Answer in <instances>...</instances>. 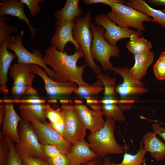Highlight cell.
<instances>
[{"label": "cell", "instance_id": "cell-4", "mask_svg": "<svg viewBox=\"0 0 165 165\" xmlns=\"http://www.w3.org/2000/svg\"><path fill=\"white\" fill-rule=\"evenodd\" d=\"M110 6V11L107 15L118 25L123 28H135L139 31H145L144 22H152V19L144 13L138 11L124 4L114 3Z\"/></svg>", "mask_w": 165, "mask_h": 165}, {"label": "cell", "instance_id": "cell-42", "mask_svg": "<svg viewBox=\"0 0 165 165\" xmlns=\"http://www.w3.org/2000/svg\"><path fill=\"white\" fill-rule=\"evenodd\" d=\"M103 162L101 158L99 157L96 158L89 162L82 164V165H102Z\"/></svg>", "mask_w": 165, "mask_h": 165}, {"label": "cell", "instance_id": "cell-8", "mask_svg": "<svg viewBox=\"0 0 165 165\" xmlns=\"http://www.w3.org/2000/svg\"><path fill=\"white\" fill-rule=\"evenodd\" d=\"M23 36V33L12 36L7 44L8 49L13 51L16 55L18 63L37 65L43 68L49 77L54 80L55 74L52 69L47 66L40 51L38 49L33 50L32 53L29 52L22 44Z\"/></svg>", "mask_w": 165, "mask_h": 165}, {"label": "cell", "instance_id": "cell-51", "mask_svg": "<svg viewBox=\"0 0 165 165\" xmlns=\"http://www.w3.org/2000/svg\"><path fill=\"white\" fill-rule=\"evenodd\" d=\"M162 11L165 13V8H164Z\"/></svg>", "mask_w": 165, "mask_h": 165}, {"label": "cell", "instance_id": "cell-26", "mask_svg": "<svg viewBox=\"0 0 165 165\" xmlns=\"http://www.w3.org/2000/svg\"><path fill=\"white\" fill-rule=\"evenodd\" d=\"M127 148L125 147V153L122 162L116 163L112 161V165H141L146 160L145 157L147 152L145 150L143 143L141 142L140 148L137 153L134 155L128 153L126 151Z\"/></svg>", "mask_w": 165, "mask_h": 165}, {"label": "cell", "instance_id": "cell-15", "mask_svg": "<svg viewBox=\"0 0 165 165\" xmlns=\"http://www.w3.org/2000/svg\"><path fill=\"white\" fill-rule=\"evenodd\" d=\"M77 113L83 123L91 133L96 132L104 126L105 122L103 118L104 115L101 106L90 105L92 109L83 104L75 105Z\"/></svg>", "mask_w": 165, "mask_h": 165}, {"label": "cell", "instance_id": "cell-36", "mask_svg": "<svg viewBox=\"0 0 165 165\" xmlns=\"http://www.w3.org/2000/svg\"><path fill=\"white\" fill-rule=\"evenodd\" d=\"M153 70L158 79H165V62L162 58L159 57L153 66Z\"/></svg>", "mask_w": 165, "mask_h": 165}, {"label": "cell", "instance_id": "cell-20", "mask_svg": "<svg viewBox=\"0 0 165 165\" xmlns=\"http://www.w3.org/2000/svg\"><path fill=\"white\" fill-rule=\"evenodd\" d=\"M141 142L145 150L149 152L155 160L160 161L165 158V144L153 132H148L144 135Z\"/></svg>", "mask_w": 165, "mask_h": 165}, {"label": "cell", "instance_id": "cell-31", "mask_svg": "<svg viewBox=\"0 0 165 165\" xmlns=\"http://www.w3.org/2000/svg\"><path fill=\"white\" fill-rule=\"evenodd\" d=\"M6 138L9 148V154L7 165H23L22 160L17 153L13 142L9 138Z\"/></svg>", "mask_w": 165, "mask_h": 165}, {"label": "cell", "instance_id": "cell-23", "mask_svg": "<svg viewBox=\"0 0 165 165\" xmlns=\"http://www.w3.org/2000/svg\"><path fill=\"white\" fill-rule=\"evenodd\" d=\"M21 117L24 120L29 121L34 119L42 123H45L46 105L23 104L19 107Z\"/></svg>", "mask_w": 165, "mask_h": 165}, {"label": "cell", "instance_id": "cell-29", "mask_svg": "<svg viewBox=\"0 0 165 165\" xmlns=\"http://www.w3.org/2000/svg\"><path fill=\"white\" fill-rule=\"evenodd\" d=\"M104 115L107 117H110L115 121H124L126 118L122 110L118 105H105L101 106Z\"/></svg>", "mask_w": 165, "mask_h": 165}, {"label": "cell", "instance_id": "cell-18", "mask_svg": "<svg viewBox=\"0 0 165 165\" xmlns=\"http://www.w3.org/2000/svg\"><path fill=\"white\" fill-rule=\"evenodd\" d=\"M12 37L11 36L0 45V91L4 95H8L7 88L8 75L12 61L17 57L14 53L8 50L7 44Z\"/></svg>", "mask_w": 165, "mask_h": 165}, {"label": "cell", "instance_id": "cell-14", "mask_svg": "<svg viewBox=\"0 0 165 165\" xmlns=\"http://www.w3.org/2000/svg\"><path fill=\"white\" fill-rule=\"evenodd\" d=\"M75 24V20H57L55 23L54 33L51 39V46L63 52L66 45L70 42L73 44L76 50L80 49L73 37V30Z\"/></svg>", "mask_w": 165, "mask_h": 165}, {"label": "cell", "instance_id": "cell-6", "mask_svg": "<svg viewBox=\"0 0 165 165\" xmlns=\"http://www.w3.org/2000/svg\"><path fill=\"white\" fill-rule=\"evenodd\" d=\"M8 74L13 80V84L11 89L12 95L19 97L25 95L35 96L37 90L33 88L32 83L35 73L29 65L17 63L11 66Z\"/></svg>", "mask_w": 165, "mask_h": 165}, {"label": "cell", "instance_id": "cell-45", "mask_svg": "<svg viewBox=\"0 0 165 165\" xmlns=\"http://www.w3.org/2000/svg\"><path fill=\"white\" fill-rule=\"evenodd\" d=\"M86 103L88 105H94L98 104L99 103L97 99H93L92 98L86 100Z\"/></svg>", "mask_w": 165, "mask_h": 165}, {"label": "cell", "instance_id": "cell-5", "mask_svg": "<svg viewBox=\"0 0 165 165\" xmlns=\"http://www.w3.org/2000/svg\"><path fill=\"white\" fill-rule=\"evenodd\" d=\"M93 38L91 48L92 58L99 63L105 71L111 70L113 68L110 58L120 56V50L117 46H113L105 39V29L101 27L92 23L90 26Z\"/></svg>", "mask_w": 165, "mask_h": 165}, {"label": "cell", "instance_id": "cell-50", "mask_svg": "<svg viewBox=\"0 0 165 165\" xmlns=\"http://www.w3.org/2000/svg\"><path fill=\"white\" fill-rule=\"evenodd\" d=\"M141 165H147L146 160H145Z\"/></svg>", "mask_w": 165, "mask_h": 165}, {"label": "cell", "instance_id": "cell-11", "mask_svg": "<svg viewBox=\"0 0 165 165\" xmlns=\"http://www.w3.org/2000/svg\"><path fill=\"white\" fill-rule=\"evenodd\" d=\"M18 132L20 143L31 155L48 161L42 144L39 142L31 123L21 119L19 123Z\"/></svg>", "mask_w": 165, "mask_h": 165}, {"label": "cell", "instance_id": "cell-7", "mask_svg": "<svg viewBox=\"0 0 165 165\" xmlns=\"http://www.w3.org/2000/svg\"><path fill=\"white\" fill-rule=\"evenodd\" d=\"M61 111L65 125L63 135L64 139L71 145L84 140L87 129L81 121L75 105H62Z\"/></svg>", "mask_w": 165, "mask_h": 165}, {"label": "cell", "instance_id": "cell-34", "mask_svg": "<svg viewBox=\"0 0 165 165\" xmlns=\"http://www.w3.org/2000/svg\"><path fill=\"white\" fill-rule=\"evenodd\" d=\"M2 102L7 104H44L46 100L39 99L36 97H33L26 99H5L1 100Z\"/></svg>", "mask_w": 165, "mask_h": 165}, {"label": "cell", "instance_id": "cell-33", "mask_svg": "<svg viewBox=\"0 0 165 165\" xmlns=\"http://www.w3.org/2000/svg\"><path fill=\"white\" fill-rule=\"evenodd\" d=\"M24 4H25L29 9L31 16L35 17L40 13L41 11V7L38 5L39 3H42L44 0H20Z\"/></svg>", "mask_w": 165, "mask_h": 165}, {"label": "cell", "instance_id": "cell-16", "mask_svg": "<svg viewBox=\"0 0 165 165\" xmlns=\"http://www.w3.org/2000/svg\"><path fill=\"white\" fill-rule=\"evenodd\" d=\"M5 106V114L2 122L0 134L3 137H8L13 142L19 144L20 141L17 127L22 118L15 112L13 104H7Z\"/></svg>", "mask_w": 165, "mask_h": 165}, {"label": "cell", "instance_id": "cell-47", "mask_svg": "<svg viewBox=\"0 0 165 165\" xmlns=\"http://www.w3.org/2000/svg\"><path fill=\"white\" fill-rule=\"evenodd\" d=\"M75 103L76 105H79V104H82V101L80 100H74Z\"/></svg>", "mask_w": 165, "mask_h": 165}, {"label": "cell", "instance_id": "cell-21", "mask_svg": "<svg viewBox=\"0 0 165 165\" xmlns=\"http://www.w3.org/2000/svg\"><path fill=\"white\" fill-rule=\"evenodd\" d=\"M154 55L150 50L134 55L135 63L133 66L129 69L130 73L140 81L146 75L148 68L153 62Z\"/></svg>", "mask_w": 165, "mask_h": 165}, {"label": "cell", "instance_id": "cell-2", "mask_svg": "<svg viewBox=\"0 0 165 165\" xmlns=\"http://www.w3.org/2000/svg\"><path fill=\"white\" fill-rule=\"evenodd\" d=\"M115 121L107 117L104 126L96 132L90 133L88 137L90 148L98 157L104 158L109 154H122L124 152L125 147L118 144L114 136Z\"/></svg>", "mask_w": 165, "mask_h": 165}, {"label": "cell", "instance_id": "cell-17", "mask_svg": "<svg viewBox=\"0 0 165 165\" xmlns=\"http://www.w3.org/2000/svg\"><path fill=\"white\" fill-rule=\"evenodd\" d=\"M66 155L69 165H82L98 157L85 140L72 145Z\"/></svg>", "mask_w": 165, "mask_h": 165}, {"label": "cell", "instance_id": "cell-24", "mask_svg": "<svg viewBox=\"0 0 165 165\" xmlns=\"http://www.w3.org/2000/svg\"><path fill=\"white\" fill-rule=\"evenodd\" d=\"M79 0H67L64 7L54 13L55 19L58 20H74L83 14L79 6Z\"/></svg>", "mask_w": 165, "mask_h": 165}, {"label": "cell", "instance_id": "cell-44", "mask_svg": "<svg viewBox=\"0 0 165 165\" xmlns=\"http://www.w3.org/2000/svg\"><path fill=\"white\" fill-rule=\"evenodd\" d=\"M150 3L156 6H165V0H149Z\"/></svg>", "mask_w": 165, "mask_h": 165}, {"label": "cell", "instance_id": "cell-40", "mask_svg": "<svg viewBox=\"0 0 165 165\" xmlns=\"http://www.w3.org/2000/svg\"><path fill=\"white\" fill-rule=\"evenodd\" d=\"M48 124L58 134L63 137L65 129V125L63 118L62 119L58 122L55 123L50 122Z\"/></svg>", "mask_w": 165, "mask_h": 165}, {"label": "cell", "instance_id": "cell-41", "mask_svg": "<svg viewBox=\"0 0 165 165\" xmlns=\"http://www.w3.org/2000/svg\"><path fill=\"white\" fill-rule=\"evenodd\" d=\"M152 127L153 132L156 135H159L165 141V127L161 126L157 123L152 124Z\"/></svg>", "mask_w": 165, "mask_h": 165}, {"label": "cell", "instance_id": "cell-9", "mask_svg": "<svg viewBox=\"0 0 165 165\" xmlns=\"http://www.w3.org/2000/svg\"><path fill=\"white\" fill-rule=\"evenodd\" d=\"M94 20V24L105 29V39L113 46H117L118 42L121 39H134L140 37L143 34V32L123 28L118 25L103 13L95 16Z\"/></svg>", "mask_w": 165, "mask_h": 165}, {"label": "cell", "instance_id": "cell-35", "mask_svg": "<svg viewBox=\"0 0 165 165\" xmlns=\"http://www.w3.org/2000/svg\"><path fill=\"white\" fill-rule=\"evenodd\" d=\"M46 118H48L52 123L58 122L62 119L61 109L55 110L49 105H46Z\"/></svg>", "mask_w": 165, "mask_h": 165}, {"label": "cell", "instance_id": "cell-48", "mask_svg": "<svg viewBox=\"0 0 165 165\" xmlns=\"http://www.w3.org/2000/svg\"><path fill=\"white\" fill-rule=\"evenodd\" d=\"M160 57L162 58L165 62V51L161 53Z\"/></svg>", "mask_w": 165, "mask_h": 165}, {"label": "cell", "instance_id": "cell-32", "mask_svg": "<svg viewBox=\"0 0 165 165\" xmlns=\"http://www.w3.org/2000/svg\"><path fill=\"white\" fill-rule=\"evenodd\" d=\"M9 154V146L7 140L0 134V165H8Z\"/></svg>", "mask_w": 165, "mask_h": 165}, {"label": "cell", "instance_id": "cell-3", "mask_svg": "<svg viewBox=\"0 0 165 165\" xmlns=\"http://www.w3.org/2000/svg\"><path fill=\"white\" fill-rule=\"evenodd\" d=\"M92 20L91 12L90 10L86 12L84 16L75 18L73 35L83 52L85 64L97 76L102 73V70L100 67L95 63L91 54L93 38L90 28Z\"/></svg>", "mask_w": 165, "mask_h": 165}, {"label": "cell", "instance_id": "cell-30", "mask_svg": "<svg viewBox=\"0 0 165 165\" xmlns=\"http://www.w3.org/2000/svg\"><path fill=\"white\" fill-rule=\"evenodd\" d=\"M9 19V17L6 15L0 16V45L17 30V28L7 24Z\"/></svg>", "mask_w": 165, "mask_h": 165}, {"label": "cell", "instance_id": "cell-49", "mask_svg": "<svg viewBox=\"0 0 165 165\" xmlns=\"http://www.w3.org/2000/svg\"><path fill=\"white\" fill-rule=\"evenodd\" d=\"M60 101L61 103L64 104L68 103L69 101L68 100L64 99H61L60 100Z\"/></svg>", "mask_w": 165, "mask_h": 165}, {"label": "cell", "instance_id": "cell-25", "mask_svg": "<svg viewBox=\"0 0 165 165\" xmlns=\"http://www.w3.org/2000/svg\"><path fill=\"white\" fill-rule=\"evenodd\" d=\"M104 85L101 79L97 80L93 84H86L78 86L74 93L80 98L90 99L94 96L97 95L104 90Z\"/></svg>", "mask_w": 165, "mask_h": 165}, {"label": "cell", "instance_id": "cell-28", "mask_svg": "<svg viewBox=\"0 0 165 165\" xmlns=\"http://www.w3.org/2000/svg\"><path fill=\"white\" fill-rule=\"evenodd\" d=\"M15 148L23 165H50L47 161L31 155L20 143L16 144Z\"/></svg>", "mask_w": 165, "mask_h": 165}, {"label": "cell", "instance_id": "cell-10", "mask_svg": "<svg viewBox=\"0 0 165 165\" xmlns=\"http://www.w3.org/2000/svg\"><path fill=\"white\" fill-rule=\"evenodd\" d=\"M29 66L35 74L43 79L47 94L52 99H56L70 96L78 87L77 84L73 82H59L53 80L47 75L46 71L37 65L31 64Z\"/></svg>", "mask_w": 165, "mask_h": 165}, {"label": "cell", "instance_id": "cell-13", "mask_svg": "<svg viewBox=\"0 0 165 165\" xmlns=\"http://www.w3.org/2000/svg\"><path fill=\"white\" fill-rule=\"evenodd\" d=\"M30 122L40 143L54 145L62 153L66 154L72 145L51 127L48 123H42L34 119H31Z\"/></svg>", "mask_w": 165, "mask_h": 165}, {"label": "cell", "instance_id": "cell-1", "mask_svg": "<svg viewBox=\"0 0 165 165\" xmlns=\"http://www.w3.org/2000/svg\"><path fill=\"white\" fill-rule=\"evenodd\" d=\"M83 57L84 54L81 49L68 55L66 51L61 52L51 46L46 50L43 58L55 73L54 80L59 82H72L79 86L87 83L82 77L86 65L78 66L77 64L78 60Z\"/></svg>", "mask_w": 165, "mask_h": 165}, {"label": "cell", "instance_id": "cell-22", "mask_svg": "<svg viewBox=\"0 0 165 165\" xmlns=\"http://www.w3.org/2000/svg\"><path fill=\"white\" fill-rule=\"evenodd\" d=\"M125 3L126 5L152 17V22L165 28V13L162 11L152 8L145 0H127Z\"/></svg>", "mask_w": 165, "mask_h": 165}, {"label": "cell", "instance_id": "cell-19", "mask_svg": "<svg viewBox=\"0 0 165 165\" xmlns=\"http://www.w3.org/2000/svg\"><path fill=\"white\" fill-rule=\"evenodd\" d=\"M0 5V16L10 15L25 21L29 28L33 39L36 33L37 29L31 26V21L25 14L24 4L19 0H1Z\"/></svg>", "mask_w": 165, "mask_h": 165}, {"label": "cell", "instance_id": "cell-27", "mask_svg": "<svg viewBox=\"0 0 165 165\" xmlns=\"http://www.w3.org/2000/svg\"><path fill=\"white\" fill-rule=\"evenodd\" d=\"M126 46L134 55L150 50L152 48L151 42L143 37L130 39L127 43Z\"/></svg>", "mask_w": 165, "mask_h": 165}, {"label": "cell", "instance_id": "cell-39", "mask_svg": "<svg viewBox=\"0 0 165 165\" xmlns=\"http://www.w3.org/2000/svg\"><path fill=\"white\" fill-rule=\"evenodd\" d=\"M125 1L120 0H83V1L86 5H90L94 4L100 3L109 6L113 3H119L122 4L125 3Z\"/></svg>", "mask_w": 165, "mask_h": 165}, {"label": "cell", "instance_id": "cell-46", "mask_svg": "<svg viewBox=\"0 0 165 165\" xmlns=\"http://www.w3.org/2000/svg\"><path fill=\"white\" fill-rule=\"evenodd\" d=\"M102 165H112L111 162L108 157L105 156L104 158Z\"/></svg>", "mask_w": 165, "mask_h": 165}, {"label": "cell", "instance_id": "cell-37", "mask_svg": "<svg viewBox=\"0 0 165 165\" xmlns=\"http://www.w3.org/2000/svg\"><path fill=\"white\" fill-rule=\"evenodd\" d=\"M48 161L50 165H69L68 160L66 155L62 153L55 157L49 158Z\"/></svg>", "mask_w": 165, "mask_h": 165}, {"label": "cell", "instance_id": "cell-38", "mask_svg": "<svg viewBox=\"0 0 165 165\" xmlns=\"http://www.w3.org/2000/svg\"><path fill=\"white\" fill-rule=\"evenodd\" d=\"M42 144L43 151L48 158L55 157L61 153L60 150L54 145L47 144Z\"/></svg>", "mask_w": 165, "mask_h": 165}, {"label": "cell", "instance_id": "cell-43", "mask_svg": "<svg viewBox=\"0 0 165 165\" xmlns=\"http://www.w3.org/2000/svg\"><path fill=\"white\" fill-rule=\"evenodd\" d=\"M6 109L5 106L1 105H0V127H1V125L3 119L4 118L5 114Z\"/></svg>", "mask_w": 165, "mask_h": 165}, {"label": "cell", "instance_id": "cell-12", "mask_svg": "<svg viewBox=\"0 0 165 165\" xmlns=\"http://www.w3.org/2000/svg\"><path fill=\"white\" fill-rule=\"evenodd\" d=\"M110 71L119 75L123 79V82L117 85L115 92L120 96L121 99L128 97L144 94L148 90L143 82L135 78L127 67H114Z\"/></svg>", "mask_w": 165, "mask_h": 165}]
</instances>
